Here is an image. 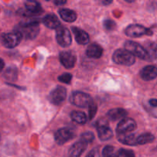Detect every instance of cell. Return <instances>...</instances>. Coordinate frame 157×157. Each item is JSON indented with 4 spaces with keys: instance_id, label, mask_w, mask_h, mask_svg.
<instances>
[{
    "instance_id": "cell-1",
    "label": "cell",
    "mask_w": 157,
    "mask_h": 157,
    "mask_svg": "<svg viewBox=\"0 0 157 157\" xmlns=\"http://www.w3.org/2000/svg\"><path fill=\"white\" fill-rule=\"evenodd\" d=\"M15 30L21 32L23 37L27 39H33L38 35L39 32L38 20H32V21L21 23L18 25V29Z\"/></svg>"
},
{
    "instance_id": "cell-2",
    "label": "cell",
    "mask_w": 157,
    "mask_h": 157,
    "mask_svg": "<svg viewBox=\"0 0 157 157\" xmlns=\"http://www.w3.org/2000/svg\"><path fill=\"white\" fill-rule=\"evenodd\" d=\"M113 60L118 64L131 66L135 63V56L127 49H117L113 53Z\"/></svg>"
},
{
    "instance_id": "cell-3",
    "label": "cell",
    "mask_w": 157,
    "mask_h": 157,
    "mask_svg": "<svg viewBox=\"0 0 157 157\" xmlns=\"http://www.w3.org/2000/svg\"><path fill=\"white\" fill-rule=\"evenodd\" d=\"M22 38V34L17 30L9 33H4L1 37L2 44L7 48H13L19 44Z\"/></svg>"
},
{
    "instance_id": "cell-4",
    "label": "cell",
    "mask_w": 157,
    "mask_h": 157,
    "mask_svg": "<svg viewBox=\"0 0 157 157\" xmlns=\"http://www.w3.org/2000/svg\"><path fill=\"white\" fill-rule=\"evenodd\" d=\"M24 4L25 9L20 12V14L22 16H35L42 12L41 4L36 0H25Z\"/></svg>"
},
{
    "instance_id": "cell-5",
    "label": "cell",
    "mask_w": 157,
    "mask_h": 157,
    "mask_svg": "<svg viewBox=\"0 0 157 157\" xmlns=\"http://www.w3.org/2000/svg\"><path fill=\"white\" fill-rule=\"evenodd\" d=\"M92 101L90 95L81 91L74 92L70 97V102L78 107H88Z\"/></svg>"
},
{
    "instance_id": "cell-6",
    "label": "cell",
    "mask_w": 157,
    "mask_h": 157,
    "mask_svg": "<svg viewBox=\"0 0 157 157\" xmlns=\"http://www.w3.org/2000/svg\"><path fill=\"white\" fill-rule=\"evenodd\" d=\"M125 49L131 52L134 56L138 57L145 61H148V55L145 48L141 46L138 43L133 41H127L124 44Z\"/></svg>"
},
{
    "instance_id": "cell-7",
    "label": "cell",
    "mask_w": 157,
    "mask_h": 157,
    "mask_svg": "<svg viewBox=\"0 0 157 157\" xmlns=\"http://www.w3.org/2000/svg\"><path fill=\"white\" fill-rule=\"evenodd\" d=\"M56 40L61 47L67 48L70 46L72 42L70 31L64 26L58 27L56 29Z\"/></svg>"
},
{
    "instance_id": "cell-8",
    "label": "cell",
    "mask_w": 157,
    "mask_h": 157,
    "mask_svg": "<svg viewBox=\"0 0 157 157\" xmlns=\"http://www.w3.org/2000/svg\"><path fill=\"white\" fill-rule=\"evenodd\" d=\"M125 33L127 36L132 38H139L144 35H151L153 34L150 29H147L140 25H130L127 27L125 30Z\"/></svg>"
},
{
    "instance_id": "cell-9",
    "label": "cell",
    "mask_w": 157,
    "mask_h": 157,
    "mask_svg": "<svg viewBox=\"0 0 157 157\" xmlns=\"http://www.w3.org/2000/svg\"><path fill=\"white\" fill-rule=\"evenodd\" d=\"M75 136V133L71 129L64 127L57 130L55 133V140L58 145H63L72 140Z\"/></svg>"
},
{
    "instance_id": "cell-10",
    "label": "cell",
    "mask_w": 157,
    "mask_h": 157,
    "mask_svg": "<svg viewBox=\"0 0 157 157\" xmlns=\"http://www.w3.org/2000/svg\"><path fill=\"white\" fill-rule=\"evenodd\" d=\"M66 96V89L62 86H58L49 94V101L55 105H60L65 100Z\"/></svg>"
},
{
    "instance_id": "cell-11",
    "label": "cell",
    "mask_w": 157,
    "mask_h": 157,
    "mask_svg": "<svg viewBox=\"0 0 157 157\" xmlns=\"http://www.w3.org/2000/svg\"><path fill=\"white\" fill-rule=\"evenodd\" d=\"M136 123L132 118H124L117 124L116 131L117 133H130L136 129Z\"/></svg>"
},
{
    "instance_id": "cell-12",
    "label": "cell",
    "mask_w": 157,
    "mask_h": 157,
    "mask_svg": "<svg viewBox=\"0 0 157 157\" xmlns=\"http://www.w3.org/2000/svg\"><path fill=\"white\" fill-rule=\"evenodd\" d=\"M77 58L75 54L71 51H65L60 54V61L65 68L71 69L75 67Z\"/></svg>"
},
{
    "instance_id": "cell-13",
    "label": "cell",
    "mask_w": 157,
    "mask_h": 157,
    "mask_svg": "<svg viewBox=\"0 0 157 157\" xmlns=\"http://www.w3.org/2000/svg\"><path fill=\"white\" fill-rule=\"evenodd\" d=\"M87 143L85 141L81 140L78 141L75 144L71 146L69 150V157H80L82 153L85 151L87 147Z\"/></svg>"
},
{
    "instance_id": "cell-14",
    "label": "cell",
    "mask_w": 157,
    "mask_h": 157,
    "mask_svg": "<svg viewBox=\"0 0 157 157\" xmlns=\"http://www.w3.org/2000/svg\"><path fill=\"white\" fill-rule=\"evenodd\" d=\"M140 75L144 81H152L157 78V67L153 65L146 66L140 71Z\"/></svg>"
},
{
    "instance_id": "cell-15",
    "label": "cell",
    "mask_w": 157,
    "mask_h": 157,
    "mask_svg": "<svg viewBox=\"0 0 157 157\" xmlns=\"http://www.w3.org/2000/svg\"><path fill=\"white\" fill-rule=\"evenodd\" d=\"M43 23L47 28L51 29H57L61 26V22L55 14H48L43 18Z\"/></svg>"
},
{
    "instance_id": "cell-16",
    "label": "cell",
    "mask_w": 157,
    "mask_h": 157,
    "mask_svg": "<svg viewBox=\"0 0 157 157\" xmlns=\"http://www.w3.org/2000/svg\"><path fill=\"white\" fill-rule=\"evenodd\" d=\"M72 32L75 35V40H76L78 44H86L89 42L90 38H89L88 34L84 32V30L79 29V28L73 27L72 28Z\"/></svg>"
},
{
    "instance_id": "cell-17",
    "label": "cell",
    "mask_w": 157,
    "mask_h": 157,
    "mask_svg": "<svg viewBox=\"0 0 157 157\" xmlns=\"http://www.w3.org/2000/svg\"><path fill=\"white\" fill-rule=\"evenodd\" d=\"M117 139L122 144L129 146H136L137 144V137L135 135L129 133H117Z\"/></svg>"
},
{
    "instance_id": "cell-18",
    "label": "cell",
    "mask_w": 157,
    "mask_h": 157,
    "mask_svg": "<svg viewBox=\"0 0 157 157\" xmlns=\"http://www.w3.org/2000/svg\"><path fill=\"white\" fill-rule=\"evenodd\" d=\"M103 52L104 50L101 45L96 44V43H93L87 47V50H86V55L89 58H100L102 56Z\"/></svg>"
},
{
    "instance_id": "cell-19",
    "label": "cell",
    "mask_w": 157,
    "mask_h": 157,
    "mask_svg": "<svg viewBox=\"0 0 157 157\" xmlns=\"http://www.w3.org/2000/svg\"><path fill=\"white\" fill-rule=\"evenodd\" d=\"M127 115V111L123 108H114L109 110L107 116L110 121H116L125 118Z\"/></svg>"
},
{
    "instance_id": "cell-20",
    "label": "cell",
    "mask_w": 157,
    "mask_h": 157,
    "mask_svg": "<svg viewBox=\"0 0 157 157\" xmlns=\"http://www.w3.org/2000/svg\"><path fill=\"white\" fill-rule=\"evenodd\" d=\"M145 49L148 55V61H157V44L153 41H149L145 44Z\"/></svg>"
},
{
    "instance_id": "cell-21",
    "label": "cell",
    "mask_w": 157,
    "mask_h": 157,
    "mask_svg": "<svg viewBox=\"0 0 157 157\" xmlns=\"http://www.w3.org/2000/svg\"><path fill=\"white\" fill-rule=\"evenodd\" d=\"M97 129H98V136L101 140H108L113 136V132L111 129L109 127V125L101 126V127H97Z\"/></svg>"
},
{
    "instance_id": "cell-22",
    "label": "cell",
    "mask_w": 157,
    "mask_h": 157,
    "mask_svg": "<svg viewBox=\"0 0 157 157\" xmlns=\"http://www.w3.org/2000/svg\"><path fill=\"white\" fill-rule=\"evenodd\" d=\"M59 15L64 21L74 22L77 19V14L75 11L69 9H61L59 10Z\"/></svg>"
},
{
    "instance_id": "cell-23",
    "label": "cell",
    "mask_w": 157,
    "mask_h": 157,
    "mask_svg": "<svg viewBox=\"0 0 157 157\" xmlns=\"http://www.w3.org/2000/svg\"><path fill=\"white\" fill-rule=\"evenodd\" d=\"M3 77L8 81L14 82V81H16L17 78H18V70L14 66H10V67L6 68V71L3 74Z\"/></svg>"
},
{
    "instance_id": "cell-24",
    "label": "cell",
    "mask_w": 157,
    "mask_h": 157,
    "mask_svg": "<svg viewBox=\"0 0 157 157\" xmlns=\"http://www.w3.org/2000/svg\"><path fill=\"white\" fill-rule=\"evenodd\" d=\"M71 117L72 121L78 124H84L87 123V121L85 113L82 111H78V110L72 111L71 113Z\"/></svg>"
},
{
    "instance_id": "cell-25",
    "label": "cell",
    "mask_w": 157,
    "mask_h": 157,
    "mask_svg": "<svg viewBox=\"0 0 157 157\" xmlns=\"http://www.w3.org/2000/svg\"><path fill=\"white\" fill-rule=\"evenodd\" d=\"M155 140V136L150 133H145L140 135L137 137L138 145H144V144L152 143Z\"/></svg>"
},
{
    "instance_id": "cell-26",
    "label": "cell",
    "mask_w": 157,
    "mask_h": 157,
    "mask_svg": "<svg viewBox=\"0 0 157 157\" xmlns=\"http://www.w3.org/2000/svg\"><path fill=\"white\" fill-rule=\"evenodd\" d=\"M103 157H120L119 150L112 146H106L103 150Z\"/></svg>"
},
{
    "instance_id": "cell-27",
    "label": "cell",
    "mask_w": 157,
    "mask_h": 157,
    "mask_svg": "<svg viewBox=\"0 0 157 157\" xmlns=\"http://www.w3.org/2000/svg\"><path fill=\"white\" fill-rule=\"evenodd\" d=\"M97 111H98V106L97 104L94 102L93 101H91L90 104L88 106V116L89 119L92 120L96 115Z\"/></svg>"
},
{
    "instance_id": "cell-28",
    "label": "cell",
    "mask_w": 157,
    "mask_h": 157,
    "mask_svg": "<svg viewBox=\"0 0 157 157\" xmlns=\"http://www.w3.org/2000/svg\"><path fill=\"white\" fill-rule=\"evenodd\" d=\"M81 140L85 141L87 144H90L92 141L94 140V135L92 132H85V133H83L81 136Z\"/></svg>"
},
{
    "instance_id": "cell-29",
    "label": "cell",
    "mask_w": 157,
    "mask_h": 157,
    "mask_svg": "<svg viewBox=\"0 0 157 157\" xmlns=\"http://www.w3.org/2000/svg\"><path fill=\"white\" fill-rule=\"evenodd\" d=\"M104 27L107 31H113L116 29L117 25L115 21L111 19H106L104 21Z\"/></svg>"
},
{
    "instance_id": "cell-30",
    "label": "cell",
    "mask_w": 157,
    "mask_h": 157,
    "mask_svg": "<svg viewBox=\"0 0 157 157\" xmlns=\"http://www.w3.org/2000/svg\"><path fill=\"white\" fill-rule=\"evenodd\" d=\"M72 79V75L69 73H64L58 77V81L64 84H70Z\"/></svg>"
},
{
    "instance_id": "cell-31",
    "label": "cell",
    "mask_w": 157,
    "mask_h": 157,
    "mask_svg": "<svg viewBox=\"0 0 157 157\" xmlns=\"http://www.w3.org/2000/svg\"><path fill=\"white\" fill-rule=\"evenodd\" d=\"M120 157H135V153L133 150H126V149H121L119 150Z\"/></svg>"
},
{
    "instance_id": "cell-32",
    "label": "cell",
    "mask_w": 157,
    "mask_h": 157,
    "mask_svg": "<svg viewBox=\"0 0 157 157\" xmlns=\"http://www.w3.org/2000/svg\"><path fill=\"white\" fill-rule=\"evenodd\" d=\"M85 157H100L99 150L98 148L93 149V150L89 152L88 154Z\"/></svg>"
},
{
    "instance_id": "cell-33",
    "label": "cell",
    "mask_w": 157,
    "mask_h": 157,
    "mask_svg": "<svg viewBox=\"0 0 157 157\" xmlns=\"http://www.w3.org/2000/svg\"><path fill=\"white\" fill-rule=\"evenodd\" d=\"M101 6H109L112 3L113 0H96Z\"/></svg>"
},
{
    "instance_id": "cell-34",
    "label": "cell",
    "mask_w": 157,
    "mask_h": 157,
    "mask_svg": "<svg viewBox=\"0 0 157 157\" xmlns=\"http://www.w3.org/2000/svg\"><path fill=\"white\" fill-rule=\"evenodd\" d=\"M54 2L56 6H63L67 2V0H55Z\"/></svg>"
},
{
    "instance_id": "cell-35",
    "label": "cell",
    "mask_w": 157,
    "mask_h": 157,
    "mask_svg": "<svg viewBox=\"0 0 157 157\" xmlns=\"http://www.w3.org/2000/svg\"><path fill=\"white\" fill-rule=\"evenodd\" d=\"M150 104L153 107H157V99H151L150 101Z\"/></svg>"
},
{
    "instance_id": "cell-36",
    "label": "cell",
    "mask_w": 157,
    "mask_h": 157,
    "mask_svg": "<svg viewBox=\"0 0 157 157\" xmlns=\"http://www.w3.org/2000/svg\"><path fill=\"white\" fill-rule=\"evenodd\" d=\"M124 1L127 2H130V3H131V2H134L135 0H124Z\"/></svg>"
},
{
    "instance_id": "cell-37",
    "label": "cell",
    "mask_w": 157,
    "mask_h": 157,
    "mask_svg": "<svg viewBox=\"0 0 157 157\" xmlns=\"http://www.w3.org/2000/svg\"><path fill=\"white\" fill-rule=\"evenodd\" d=\"M45 1H50V0H45Z\"/></svg>"
}]
</instances>
